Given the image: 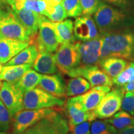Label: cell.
<instances>
[{
    "label": "cell",
    "mask_w": 134,
    "mask_h": 134,
    "mask_svg": "<svg viewBox=\"0 0 134 134\" xmlns=\"http://www.w3.org/2000/svg\"><path fill=\"white\" fill-rule=\"evenodd\" d=\"M117 134H134V125L120 130H118Z\"/></svg>",
    "instance_id": "38"
},
{
    "label": "cell",
    "mask_w": 134,
    "mask_h": 134,
    "mask_svg": "<svg viewBox=\"0 0 134 134\" xmlns=\"http://www.w3.org/2000/svg\"><path fill=\"white\" fill-rule=\"evenodd\" d=\"M47 6H53L57 5L62 2V0H44Z\"/></svg>",
    "instance_id": "39"
},
{
    "label": "cell",
    "mask_w": 134,
    "mask_h": 134,
    "mask_svg": "<svg viewBox=\"0 0 134 134\" xmlns=\"http://www.w3.org/2000/svg\"><path fill=\"white\" fill-rule=\"evenodd\" d=\"M24 92L17 85L16 82L4 81L0 89V99L3 102L11 117L23 110Z\"/></svg>",
    "instance_id": "10"
},
{
    "label": "cell",
    "mask_w": 134,
    "mask_h": 134,
    "mask_svg": "<svg viewBox=\"0 0 134 134\" xmlns=\"http://www.w3.org/2000/svg\"><path fill=\"white\" fill-rule=\"evenodd\" d=\"M93 18L101 35L134 27V12L101 1Z\"/></svg>",
    "instance_id": "1"
},
{
    "label": "cell",
    "mask_w": 134,
    "mask_h": 134,
    "mask_svg": "<svg viewBox=\"0 0 134 134\" xmlns=\"http://www.w3.org/2000/svg\"><path fill=\"white\" fill-rule=\"evenodd\" d=\"M43 16H46L53 23L63 21L67 18L66 11L62 3L55 6H47Z\"/></svg>",
    "instance_id": "30"
},
{
    "label": "cell",
    "mask_w": 134,
    "mask_h": 134,
    "mask_svg": "<svg viewBox=\"0 0 134 134\" xmlns=\"http://www.w3.org/2000/svg\"><path fill=\"white\" fill-rule=\"evenodd\" d=\"M35 44L38 52L47 51L53 53L58 50L59 46L53 23L42 14L38 16V34Z\"/></svg>",
    "instance_id": "6"
},
{
    "label": "cell",
    "mask_w": 134,
    "mask_h": 134,
    "mask_svg": "<svg viewBox=\"0 0 134 134\" xmlns=\"http://www.w3.org/2000/svg\"><path fill=\"white\" fill-rule=\"evenodd\" d=\"M81 3L83 14L92 16L98 9L100 0H80Z\"/></svg>",
    "instance_id": "33"
},
{
    "label": "cell",
    "mask_w": 134,
    "mask_h": 134,
    "mask_svg": "<svg viewBox=\"0 0 134 134\" xmlns=\"http://www.w3.org/2000/svg\"><path fill=\"white\" fill-rule=\"evenodd\" d=\"M38 53L36 44H30L10 60L5 65L33 64L37 57Z\"/></svg>",
    "instance_id": "23"
},
{
    "label": "cell",
    "mask_w": 134,
    "mask_h": 134,
    "mask_svg": "<svg viewBox=\"0 0 134 134\" xmlns=\"http://www.w3.org/2000/svg\"><path fill=\"white\" fill-rule=\"evenodd\" d=\"M53 26L58 43L74 42L76 40L74 35V23L71 19L53 23Z\"/></svg>",
    "instance_id": "21"
},
{
    "label": "cell",
    "mask_w": 134,
    "mask_h": 134,
    "mask_svg": "<svg viewBox=\"0 0 134 134\" xmlns=\"http://www.w3.org/2000/svg\"><path fill=\"white\" fill-rule=\"evenodd\" d=\"M91 88L88 81L81 76L73 77L69 80L66 88V96L75 97L86 93Z\"/></svg>",
    "instance_id": "24"
},
{
    "label": "cell",
    "mask_w": 134,
    "mask_h": 134,
    "mask_svg": "<svg viewBox=\"0 0 134 134\" xmlns=\"http://www.w3.org/2000/svg\"><path fill=\"white\" fill-rule=\"evenodd\" d=\"M74 35L76 40L86 42L100 36L94 18L90 15L78 17L74 23Z\"/></svg>",
    "instance_id": "13"
},
{
    "label": "cell",
    "mask_w": 134,
    "mask_h": 134,
    "mask_svg": "<svg viewBox=\"0 0 134 134\" xmlns=\"http://www.w3.org/2000/svg\"><path fill=\"white\" fill-rule=\"evenodd\" d=\"M31 1V0H6V4L10 6L12 3L16 2V1ZM34 1H37V0H34Z\"/></svg>",
    "instance_id": "40"
},
{
    "label": "cell",
    "mask_w": 134,
    "mask_h": 134,
    "mask_svg": "<svg viewBox=\"0 0 134 134\" xmlns=\"http://www.w3.org/2000/svg\"><path fill=\"white\" fill-rule=\"evenodd\" d=\"M58 69L67 75L81 65L78 42L65 43L61 45L55 54Z\"/></svg>",
    "instance_id": "7"
},
{
    "label": "cell",
    "mask_w": 134,
    "mask_h": 134,
    "mask_svg": "<svg viewBox=\"0 0 134 134\" xmlns=\"http://www.w3.org/2000/svg\"><path fill=\"white\" fill-rule=\"evenodd\" d=\"M129 61L124 58L110 57L101 60L98 66L111 78L119 75L127 66Z\"/></svg>",
    "instance_id": "20"
},
{
    "label": "cell",
    "mask_w": 134,
    "mask_h": 134,
    "mask_svg": "<svg viewBox=\"0 0 134 134\" xmlns=\"http://www.w3.org/2000/svg\"><path fill=\"white\" fill-rule=\"evenodd\" d=\"M32 68L38 73L44 75H53L57 73L55 54L43 51L38 53L37 57L32 64Z\"/></svg>",
    "instance_id": "18"
},
{
    "label": "cell",
    "mask_w": 134,
    "mask_h": 134,
    "mask_svg": "<svg viewBox=\"0 0 134 134\" xmlns=\"http://www.w3.org/2000/svg\"><path fill=\"white\" fill-rule=\"evenodd\" d=\"M69 131L68 122L62 114L56 110L21 134H68Z\"/></svg>",
    "instance_id": "4"
},
{
    "label": "cell",
    "mask_w": 134,
    "mask_h": 134,
    "mask_svg": "<svg viewBox=\"0 0 134 134\" xmlns=\"http://www.w3.org/2000/svg\"><path fill=\"white\" fill-rule=\"evenodd\" d=\"M121 88H122V90H123V91H124L125 93H128V92L134 91V80L133 81L127 83L126 85H124Z\"/></svg>",
    "instance_id": "37"
},
{
    "label": "cell",
    "mask_w": 134,
    "mask_h": 134,
    "mask_svg": "<svg viewBox=\"0 0 134 134\" xmlns=\"http://www.w3.org/2000/svg\"><path fill=\"white\" fill-rule=\"evenodd\" d=\"M122 109L134 115V91L125 93L122 99Z\"/></svg>",
    "instance_id": "35"
},
{
    "label": "cell",
    "mask_w": 134,
    "mask_h": 134,
    "mask_svg": "<svg viewBox=\"0 0 134 134\" xmlns=\"http://www.w3.org/2000/svg\"><path fill=\"white\" fill-rule=\"evenodd\" d=\"M65 109L69 125H76L86 121L92 122L96 119L94 112L86 111L76 97L67 100Z\"/></svg>",
    "instance_id": "14"
},
{
    "label": "cell",
    "mask_w": 134,
    "mask_h": 134,
    "mask_svg": "<svg viewBox=\"0 0 134 134\" xmlns=\"http://www.w3.org/2000/svg\"><path fill=\"white\" fill-rule=\"evenodd\" d=\"M68 134H71V133H68Z\"/></svg>",
    "instance_id": "45"
},
{
    "label": "cell",
    "mask_w": 134,
    "mask_h": 134,
    "mask_svg": "<svg viewBox=\"0 0 134 134\" xmlns=\"http://www.w3.org/2000/svg\"><path fill=\"white\" fill-rule=\"evenodd\" d=\"M6 4H6V0H0V8Z\"/></svg>",
    "instance_id": "41"
},
{
    "label": "cell",
    "mask_w": 134,
    "mask_h": 134,
    "mask_svg": "<svg viewBox=\"0 0 134 134\" xmlns=\"http://www.w3.org/2000/svg\"><path fill=\"white\" fill-rule=\"evenodd\" d=\"M0 32L6 37L18 41L31 43L33 41L13 9L6 4L0 8Z\"/></svg>",
    "instance_id": "3"
},
{
    "label": "cell",
    "mask_w": 134,
    "mask_h": 134,
    "mask_svg": "<svg viewBox=\"0 0 134 134\" xmlns=\"http://www.w3.org/2000/svg\"><path fill=\"white\" fill-rule=\"evenodd\" d=\"M1 69H2V66H1V64L0 63V72L1 71Z\"/></svg>",
    "instance_id": "43"
},
{
    "label": "cell",
    "mask_w": 134,
    "mask_h": 134,
    "mask_svg": "<svg viewBox=\"0 0 134 134\" xmlns=\"http://www.w3.org/2000/svg\"><path fill=\"white\" fill-rule=\"evenodd\" d=\"M67 75L71 78L83 77L88 81L92 88L98 86L112 87L113 85L112 78L98 65H80L78 68L70 71Z\"/></svg>",
    "instance_id": "11"
},
{
    "label": "cell",
    "mask_w": 134,
    "mask_h": 134,
    "mask_svg": "<svg viewBox=\"0 0 134 134\" xmlns=\"http://www.w3.org/2000/svg\"><path fill=\"white\" fill-rule=\"evenodd\" d=\"M12 9H25L32 11L38 14L43 15L47 7V4L44 0L37 1H16L10 5Z\"/></svg>",
    "instance_id": "27"
},
{
    "label": "cell",
    "mask_w": 134,
    "mask_h": 134,
    "mask_svg": "<svg viewBox=\"0 0 134 134\" xmlns=\"http://www.w3.org/2000/svg\"><path fill=\"white\" fill-rule=\"evenodd\" d=\"M90 122L86 121L76 125H69V130L71 134H92Z\"/></svg>",
    "instance_id": "36"
},
{
    "label": "cell",
    "mask_w": 134,
    "mask_h": 134,
    "mask_svg": "<svg viewBox=\"0 0 134 134\" xmlns=\"http://www.w3.org/2000/svg\"><path fill=\"white\" fill-rule=\"evenodd\" d=\"M101 36L100 61L115 57L134 62V27Z\"/></svg>",
    "instance_id": "2"
},
{
    "label": "cell",
    "mask_w": 134,
    "mask_h": 134,
    "mask_svg": "<svg viewBox=\"0 0 134 134\" xmlns=\"http://www.w3.org/2000/svg\"><path fill=\"white\" fill-rule=\"evenodd\" d=\"M92 134H117V130L106 120H94L90 125Z\"/></svg>",
    "instance_id": "29"
},
{
    "label": "cell",
    "mask_w": 134,
    "mask_h": 134,
    "mask_svg": "<svg viewBox=\"0 0 134 134\" xmlns=\"http://www.w3.org/2000/svg\"><path fill=\"white\" fill-rule=\"evenodd\" d=\"M38 87L51 94L58 98L66 95V88L65 81L60 74H42Z\"/></svg>",
    "instance_id": "17"
},
{
    "label": "cell",
    "mask_w": 134,
    "mask_h": 134,
    "mask_svg": "<svg viewBox=\"0 0 134 134\" xmlns=\"http://www.w3.org/2000/svg\"><path fill=\"white\" fill-rule=\"evenodd\" d=\"M112 6L134 12V0H100Z\"/></svg>",
    "instance_id": "34"
},
{
    "label": "cell",
    "mask_w": 134,
    "mask_h": 134,
    "mask_svg": "<svg viewBox=\"0 0 134 134\" xmlns=\"http://www.w3.org/2000/svg\"><path fill=\"white\" fill-rule=\"evenodd\" d=\"M13 11L34 41L38 32L39 14L25 9H14Z\"/></svg>",
    "instance_id": "19"
},
{
    "label": "cell",
    "mask_w": 134,
    "mask_h": 134,
    "mask_svg": "<svg viewBox=\"0 0 134 134\" xmlns=\"http://www.w3.org/2000/svg\"><path fill=\"white\" fill-rule=\"evenodd\" d=\"M11 117L9 110L0 99V132H7L9 130Z\"/></svg>",
    "instance_id": "32"
},
{
    "label": "cell",
    "mask_w": 134,
    "mask_h": 134,
    "mask_svg": "<svg viewBox=\"0 0 134 134\" xmlns=\"http://www.w3.org/2000/svg\"><path fill=\"white\" fill-rule=\"evenodd\" d=\"M125 93L122 88L115 87L108 92L94 110L96 118L105 119L113 117L122 108V99Z\"/></svg>",
    "instance_id": "9"
},
{
    "label": "cell",
    "mask_w": 134,
    "mask_h": 134,
    "mask_svg": "<svg viewBox=\"0 0 134 134\" xmlns=\"http://www.w3.org/2000/svg\"><path fill=\"white\" fill-rule=\"evenodd\" d=\"M52 108L21 110L14 115L12 134H21L29 127L56 111Z\"/></svg>",
    "instance_id": "8"
},
{
    "label": "cell",
    "mask_w": 134,
    "mask_h": 134,
    "mask_svg": "<svg viewBox=\"0 0 134 134\" xmlns=\"http://www.w3.org/2000/svg\"><path fill=\"white\" fill-rule=\"evenodd\" d=\"M31 44L6 37L0 32V63L6 64L23 49Z\"/></svg>",
    "instance_id": "15"
},
{
    "label": "cell",
    "mask_w": 134,
    "mask_h": 134,
    "mask_svg": "<svg viewBox=\"0 0 134 134\" xmlns=\"http://www.w3.org/2000/svg\"><path fill=\"white\" fill-rule=\"evenodd\" d=\"M113 85L115 87L121 88L127 83L134 80V62H129L128 65L124 70L117 76L112 78Z\"/></svg>",
    "instance_id": "28"
},
{
    "label": "cell",
    "mask_w": 134,
    "mask_h": 134,
    "mask_svg": "<svg viewBox=\"0 0 134 134\" xmlns=\"http://www.w3.org/2000/svg\"><path fill=\"white\" fill-rule=\"evenodd\" d=\"M0 134H10V133L7 131V132H0Z\"/></svg>",
    "instance_id": "42"
},
{
    "label": "cell",
    "mask_w": 134,
    "mask_h": 134,
    "mask_svg": "<svg viewBox=\"0 0 134 134\" xmlns=\"http://www.w3.org/2000/svg\"><path fill=\"white\" fill-rule=\"evenodd\" d=\"M110 91L109 86H95L83 94L75 97L86 111L94 112L103 97Z\"/></svg>",
    "instance_id": "16"
},
{
    "label": "cell",
    "mask_w": 134,
    "mask_h": 134,
    "mask_svg": "<svg viewBox=\"0 0 134 134\" xmlns=\"http://www.w3.org/2000/svg\"><path fill=\"white\" fill-rule=\"evenodd\" d=\"M62 5L67 17L77 18L83 14V10L80 0H62Z\"/></svg>",
    "instance_id": "31"
},
{
    "label": "cell",
    "mask_w": 134,
    "mask_h": 134,
    "mask_svg": "<svg viewBox=\"0 0 134 134\" xmlns=\"http://www.w3.org/2000/svg\"><path fill=\"white\" fill-rule=\"evenodd\" d=\"M103 36L86 42H78L81 65H98L100 62Z\"/></svg>",
    "instance_id": "12"
},
{
    "label": "cell",
    "mask_w": 134,
    "mask_h": 134,
    "mask_svg": "<svg viewBox=\"0 0 134 134\" xmlns=\"http://www.w3.org/2000/svg\"><path fill=\"white\" fill-rule=\"evenodd\" d=\"M1 85H2V83H1V80H0V89H1Z\"/></svg>",
    "instance_id": "44"
},
{
    "label": "cell",
    "mask_w": 134,
    "mask_h": 134,
    "mask_svg": "<svg viewBox=\"0 0 134 134\" xmlns=\"http://www.w3.org/2000/svg\"><path fill=\"white\" fill-rule=\"evenodd\" d=\"M42 74L33 70H29L23 77L16 82L17 85L24 92L36 88L39 84Z\"/></svg>",
    "instance_id": "26"
},
{
    "label": "cell",
    "mask_w": 134,
    "mask_h": 134,
    "mask_svg": "<svg viewBox=\"0 0 134 134\" xmlns=\"http://www.w3.org/2000/svg\"><path fill=\"white\" fill-rule=\"evenodd\" d=\"M64 100L51 94L41 88L25 92L23 109H39L55 106H63Z\"/></svg>",
    "instance_id": "5"
},
{
    "label": "cell",
    "mask_w": 134,
    "mask_h": 134,
    "mask_svg": "<svg viewBox=\"0 0 134 134\" xmlns=\"http://www.w3.org/2000/svg\"><path fill=\"white\" fill-rule=\"evenodd\" d=\"M32 67V64L5 65L0 72V80L9 83L17 82Z\"/></svg>",
    "instance_id": "22"
},
{
    "label": "cell",
    "mask_w": 134,
    "mask_h": 134,
    "mask_svg": "<svg viewBox=\"0 0 134 134\" xmlns=\"http://www.w3.org/2000/svg\"><path fill=\"white\" fill-rule=\"evenodd\" d=\"M106 120L117 130H120L134 125V115L122 110L118 111Z\"/></svg>",
    "instance_id": "25"
}]
</instances>
